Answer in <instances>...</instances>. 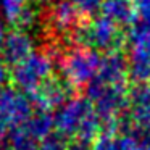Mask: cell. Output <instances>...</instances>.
Masks as SVG:
<instances>
[{"instance_id": "cell-1", "label": "cell", "mask_w": 150, "mask_h": 150, "mask_svg": "<svg viewBox=\"0 0 150 150\" xmlns=\"http://www.w3.org/2000/svg\"><path fill=\"white\" fill-rule=\"evenodd\" d=\"M55 62H58V68L63 74V81L74 89L87 87L95 79L102 63V55L97 50L84 45H76L66 50H60L53 47Z\"/></svg>"}, {"instance_id": "cell-2", "label": "cell", "mask_w": 150, "mask_h": 150, "mask_svg": "<svg viewBox=\"0 0 150 150\" xmlns=\"http://www.w3.org/2000/svg\"><path fill=\"white\" fill-rule=\"evenodd\" d=\"M71 40L76 45L91 47L97 52L105 50L108 53L123 49L126 45L127 36L121 26L102 15L84 21L71 36Z\"/></svg>"}, {"instance_id": "cell-3", "label": "cell", "mask_w": 150, "mask_h": 150, "mask_svg": "<svg viewBox=\"0 0 150 150\" xmlns=\"http://www.w3.org/2000/svg\"><path fill=\"white\" fill-rule=\"evenodd\" d=\"M53 63H55V57L50 52V49L34 52L24 62L13 66L10 74L11 82L18 91L28 95L33 94L52 76Z\"/></svg>"}, {"instance_id": "cell-4", "label": "cell", "mask_w": 150, "mask_h": 150, "mask_svg": "<svg viewBox=\"0 0 150 150\" xmlns=\"http://www.w3.org/2000/svg\"><path fill=\"white\" fill-rule=\"evenodd\" d=\"M87 98L92 103L94 111L102 118V121H113L123 116L126 107H129L127 100V84L126 86H108L102 84L97 79L87 86Z\"/></svg>"}, {"instance_id": "cell-5", "label": "cell", "mask_w": 150, "mask_h": 150, "mask_svg": "<svg viewBox=\"0 0 150 150\" xmlns=\"http://www.w3.org/2000/svg\"><path fill=\"white\" fill-rule=\"evenodd\" d=\"M94 111L92 103L89 102L87 97H71L57 110L55 116V131L57 134L63 137H71L78 134L81 124L84 120Z\"/></svg>"}, {"instance_id": "cell-6", "label": "cell", "mask_w": 150, "mask_h": 150, "mask_svg": "<svg viewBox=\"0 0 150 150\" xmlns=\"http://www.w3.org/2000/svg\"><path fill=\"white\" fill-rule=\"evenodd\" d=\"M84 21L78 8L74 7L71 0H58L47 11V24L53 33L60 34L63 37H69L76 33L79 26Z\"/></svg>"}, {"instance_id": "cell-7", "label": "cell", "mask_w": 150, "mask_h": 150, "mask_svg": "<svg viewBox=\"0 0 150 150\" xmlns=\"http://www.w3.org/2000/svg\"><path fill=\"white\" fill-rule=\"evenodd\" d=\"M73 89L66 84L65 81L50 76L37 91H34L33 94H29L31 103L33 107L37 108V111H50L52 110H58L63 103L69 98Z\"/></svg>"}, {"instance_id": "cell-8", "label": "cell", "mask_w": 150, "mask_h": 150, "mask_svg": "<svg viewBox=\"0 0 150 150\" xmlns=\"http://www.w3.org/2000/svg\"><path fill=\"white\" fill-rule=\"evenodd\" d=\"M0 110L13 127L24 124L33 116V103L29 97L15 87L0 89Z\"/></svg>"}, {"instance_id": "cell-9", "label": "cell", "mask_w": 150, "mask_h": 150, "mask_svg": "<svg viewBox=\"0 0 150 150\" xmlns=\"http://www.w3.org/2000/svg\"><path fill=\"white\" fill-rule=\"evenodd\" d=\"M129 78V60L121 50L108 52L102 57L98 73L95 76L98 82L108 86H126Z\"/></svg>"}, {"instance_id": "cell-10", "label": "cell", "mask_w": 150, "mask_h": 150, "mask_svg": "<svg viewBox=\"0 0 150 150\" xmlns=\"http://www.w3.org/2000/svg\"><path fill=\"white\" fill-rule=\"evenodd\" d=\"M34 42L26 31L13 29L5 36V40L2 44V57L8 66H16L21 62L33 55Z\"/></svg>"}, {"instance_id": "cell-11", "label": "cell", "mask_w": 150, "mask_h": 150, "mask_svg": "<svg viewBox=\"0 0 150 150\" xmlns=\"http://www.w3.org/2000/svg\"><path fill=\"white\" fill-rule=\"evenodd\" d=\"M102 13L121 28H131L139 15L134 0H103Z\"/></svg>"}, {"instance_id": "cell-12", "label": "cell", "mask_w": 150, "mask_h": 150, "mask_svg": "<svg viewBox=\"0 0 150 150\" xmlns=\"http://www.w3.org/2000/svg\"><path fill=\"white\" fill-rule=\"evenodd\" d=\"M24 126L37 140H44L45 137L52 136L55 129V120L50 111H37L24 123Z\"/></svg>"}, {"instance_id": "cell-13", "label": "cell", "mask_w": 150, "mask_h": 150, "mask_svg": "<svg viewBox=\"0 0 150 150\" xmlns=\"http://www.w3.org/2000/svg\"><path fill=\"white\" fill-rule=\"evenodd\" d=\"M8 142L16 150H37L39 149V140L28 131V127L24 124L15 126L11 129Z\"/></svg>"}, {"instance_id": "cell-14", "label": "cell", "mask_w": 150, "mask_h": 150, "mask_svg": "<svg viewBox=\"0 0 150 150\" xmlns=\"http://www.w3.org/2000/svg\"><path fill=\"white\" fill-rule=\"evenodd\" d=\"M127 100L131 108H142L150 105V84L149 82H132L127 87Z\"/></svg>"}, {"instance_id": "cell-15", "label": "cell", "mask_w": 150, "mask_h": 150, "mask_svg": "<svg viewBox=\"0 0 150 150\" xmlns=\"http://www.w3.org/2000/svg\"><path fill=\"white\" fill-rule=\"evenodd\" d=\"M28 4H29V0H0V8H2V13H4L7 23L15 26L16 20L28 7Z\"/></svg>"}, {"instance_id": "cell-16", "label": "cell", "mask_w": 150, "mask_h": 150, "mask_svg": "<svg viewBox=\"0 0 150 150\" xmlns=\"http://www.w3.org/2000/svg\"><path fill=\"white\" fill-rule=\"evenodd\" d=\"M37 18H39V11H37L36 5L29 2L28 7L23 10V13L20 15V18L16 20V23H15L13 28L15 29H20V31H26V29H29V28L34 26Z\"/></svg>"}, {"instance_id": "cell-17", "label": "cell", "mask_w": 150, "mask_h": 150, "mask_svg": "<svg viewBox=\"0 0 150 150\" xmlns=\"http://www.w3.org/2000/svg\"><path fill=\"white\" fill-rule=\"evenodd\" d=\"M71 2L74 4V7L78 8V11L84 20L95 18L97 11L102 10V4H103V0H71Z\"/></svg>"}, {"instance_id": "cell-18", "label": "cell", "mask_w": 150, "mask_h": 150, "mask_svg": "<svg viewBox=\"0 0 150 150\" xmlns=\"http://www.w3.org/2000/svg\"><path fill=\"white\" fill-rule=\"evenodd\" d=\"M129 120L132 121V124L136 127H139L142 131H149L150 129V105L149 107H142V108H131Z\"/></svg>"}, {"instance_id": "cell-19", "label": "cell", "mask_w": 150, "mask_h": 150, "mask_svg": "<svg viewBox=\"0 0 150 150\" xmlns=\"http://www.w3.org/2000/svg\"><path fill=\"white\" fill-rule=\"evenodd\" d=\"M66 149H68V144H66L65 137L60 136V134H52L39 144L37 150H66Z\"/></svg>"}, {"instance_id": "cell-20", "label": "cell", "mask_w": 150, "mask_h": 150, "mask_svg": "<svg viewBox=\"0 0 150 150\" xmlns=\"http://www.w3.org/2000/svg\"><path fill=\"white\" fill-rule=\"evenodd\" d=\"M66 150H94V147L91 145V142H86V140L81 139H73L71 142H68Z\"/></svg>"}, {"instance_id": "cell-21", "label": "cell", "mask_w": 150, "mask_h": 150, "mask_svg": "<svg viewBox=\"0 0 150 150\" xmlns=\"http://www.w3.org/2000/svg\"><path fill=\"white\" fill-rule=\"evenodd\" d=\"M7 63H5L4 57H2V53H0V86L4 84V82H7V79L10 78L8 76V68H7Z\"/></svg>"}, {"instance_id": "cell-22", "label": "cell", "mask_w": 150, "mask_h": 150, "mask_svg": "<svg viewBox=\"0 0 150 150\" xmlns=\"http://www.w3.org/2000/svg\"><path fill=\"white\" fill-rule=\"evenodd\" d=\"M8 121L5 120V116H4V113H2V110H0V142L4 140V137H5V134H7V131H8Z\"/></svg>"}, {"instance_id": "cell-23", "label": "cell", "mask_w": 150, "mask_h": 150, "mask_svg": "<svg viewBox=\"0 0 150 150\" xmlns=\"http://www.w3.org/2000/svg\"><path fill=\"white\" fill-rule=\"evenodd\" d=\"M131 150H150V144L139 140V142H134V145L131 147Z\"/></svg>"}, {"instance_id": "cell-24", "label": "cell", "mask_w": 150, "mask_h": 150, "mask_svg": "<svg viewBox=\"0 0 150 150\" xmlns=\"http://www.w3.org/2000/svg\"><path fill=\"white\" fill-rule=\"evenodd\" d=\"M0 150H16V149H15V147L11 145L10 142H5V140H2V142H0Z\"/></svg>"}, {"instance_id": "cell-25", "label": "cell", "mask_w": 150, "mask_h": 150, "mask_svg": "<svg viewBox=\"0 0 150 150\" xmlns=\"http://www.w3.org/2000/svg\"><path fill=\"white\" fill-rule=\"evenodd\" d=\"M5 36H7V33H5V26H4V23L0 21V45L4 44V40H5Z\"/></svg>"}, {"instance_id": "cell-26", "label": "cell", "mask_w": 150, "mask_h": 150, "mask_svg": "<svg viewBox=\"0 0 150 150\" xmlns=\"http://www.w3.org/2000/svg\"><path fill=\"white\" fill-rule=\"evenodd\" d=\"M40 2H52V0H40Z\"/></svg>"}]
</instances>
